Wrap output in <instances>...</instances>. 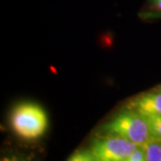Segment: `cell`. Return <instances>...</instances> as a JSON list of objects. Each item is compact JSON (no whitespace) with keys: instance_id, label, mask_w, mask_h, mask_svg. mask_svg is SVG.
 Listing matches in <instances>:
<instances>
[{"instance_id":"9","label":"cell","mask_w":161,"mask_h":161,"mask_svg":"<svg viewBox=\"0 0 161 161\" xmlns=\"http://www.w3.org/2000/svg\"><path fill=\"white\" fill-rule=\"evenodd\" d=\"M158 7L161 9V0H158Z\"/></svg>"},{"instance_id":"10","label":"cell","mask_w":161,"mask_h":161,"mask_svg":"<svg viewBox=\"0 0 161 161\" xmlns=\"http://www.w3.org/2000/svg\"><path fill=\"white\" fill-rule=\"evenodd\" d=\"M125 161H128V160H125Z\"/></svg>"},{"instance_id":"6","label":"cell","mask_w":161,"mask_h":161,"mask_svg":"<svg viewBox=\"0 0 161 161\" xmlns=\"http://www.w3.org/2000/svg\"><path fill=\"white\" fill-rule=\"evenodd\" d=\"M143 117L148 124L150 136L161 140V115H148Z\"/></svg>"},{"instance_id":"7","label":"cell","mask_w":161,"mask_h":161,"mask_svg":"<svg viewBox=\"0 0 161 161\" xmlns=\"http://www.w3.org/2000/svg\"><path fill=\"white\" fill-rule=\"evenodd\" d=\"M67 161H96L91 151H77Z\"/></svg>"},{"instance_id":"8","label":"cell","mask_w":161,"mask_h":161,"mask_svg":"<svg viewBox=\"0 0 161 161\" xmlns=\"http://www.w3.org/2000/svg\"><path fill=\"white\" fill-rule=\"evenodd\" d=\"M1 161H19L15 158H4Z\"/></svg>"},{"instance_id":"4","label":"cell","mask_w":161,"mask_h":161,"mask_svg":"<svg viewBox=\"0 0 161 161\" xmlns=\"http://www.w3.org/2000/svg\"><path fill=\"white\" fill-rule=\"evenodd\" d=\"M131 110L142 116L161 115V92L142 95L130 103Z\"/></svg>"},{"instance_id":"2","label":"cell","mask_w":161,"mask_h":161,"mask_svg":"<svg viewBox=\"0 0 161 161\" xmlns=\"http://www.w3.org/2000/svg\"><path fill=\"white\" fill-rule=\"evenodd\" d=\"M105 130L112 135L127 139L141 147L151 138L145 118L133 110L116 115L105 125Z\"/></svg>"},{"instance_id":"5","label":"cell","mask_w":161,"mask_h":161,"mask_svg":"<svg viewBox=\"0 0 161 161\" xmlns=\"http://www.w3.org/2000/svg\"><path fill=\"white\" fill-rule=\"evenodd\" d=\"M147 161H161V140L151 138L142 146Z\"/></svg>"},{"instance_id":"1","label":"cell","mask_w":161,"mask_h":161,"mask_svg":"<svg viewBox=\"0 0 161 161\" xmlns=\"http://www.w3.org/2000/svg\"><path fill=\"white\" fill-rule=\"evenodd\" d=\"M11 126L19 137L35 140L46 132L47 117L39 105L22 103L12 112Z\"/></svg>"},{"instance_id":"3","label":"cell","mask_w":161,"mask_h":161,"mask_svg":"<svg viewBox=\"0 0 161 161\" xmlns=\"http://www.w3.org/2000/svg\"><path fill=\"white\" fill-rule=\"evenodd\" d=\"M139 147L127 139L112 135L97 140L91 152L96 161H125Z\"/></svg>"}]
</instances>
